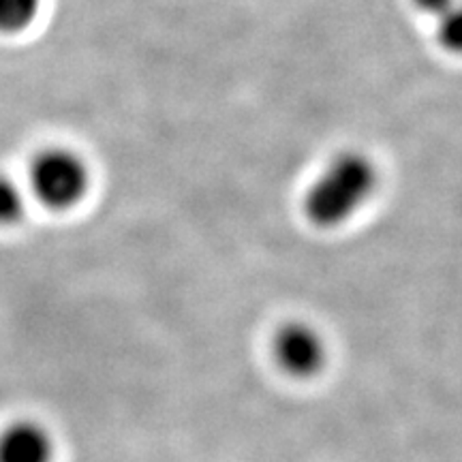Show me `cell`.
Instances as JSON below:
<instances>
[{
  "label": "cell",
  "instance_id": "1",
  "mask_svg": "<svg viewBox=\"0 0 462 462\" xmlns=\"http://www.w3.org/2000/svg\"><path fill=\"white\" fill-rule=\"evenodd\" d=\"M379 189V167L360 150L334 154L313 178L302 199L310 225L337 229L351 221Z\"/></svg>",
  "mask_w": 462,
  "mask_h": 462
},
{
  "label": "cell",
  "instance_id": "2",
  "mask_svg": "<svg viewBox=\"0 0 462 462\" xmlns=\"http://www.w3.org/2000/svg\"><path fill=\"white\" fill-rule=\"evenodd\" d=\"M92 173L86 161L69 148H48L32 159L28 193L54 212L73 210L86 199Z\"/></svg>",
  "mask_w": 462,
  "mask_h": 462
},
{
  "label": "cell",
  "instance_id": "3",
  "mask_svg": "<svg viewBox=\"0 0 462 462\" xmlns=\"http://www.w3.org/2000/svg\"><path fill=\"white\" fill-rule=\"evenodd\" d=\"M273 354L287 374L296 379H310L326 366L328 346L310 323L289 321L276 330Z\"/></svg>",
  "mask_w": 462,
  "mask_h": 462
},
{
  "label": "cell",
  "instance_id": "4",
  "mask_svg": "<svg viewBox=\"0 0 462 462\" xmlns=\"http://www.w3.org/2000/svg\"><path fill=\"white\" fill-rule=\"evenodd\" d=\"M56 443L42 421L20 418L0 430V462H54Z\"/></svg>",
  "mask_w": 462,
  "mask_h": 462
},
{
  "label": "cell",
  "instance_id": "5",
  "mask_svg": "<svg viewBox=\"0 0 462 462\" xmlns=\"http://www.w3.org/2000/svg\"><path fill=\"white\" fill-rule=\"evenodd\" d=\"M43 0H0V34H20L42 14Z\"/></svg>",
  "mask_w": 462,
  "mask_h": 462
},
{
  "label": "cell",
  "instance_id": "6",
  "mask_svg": "<svg viewBox=\"0 0 462 462\" xmlns=\"http://www.w3.org/2000/svg\"><path fill=\"white\" fill-rule=\"evenodd\" d=\"M28 195L14 178L0 173V227H14L28 210Z\"/></svg>",
  "mask_w": 462,
  "mask_h": 462
},
{
  "label": "cell",
  "instance_id": "7",
  "mask_svg": "<svg viewBox=\"0 0 462 462\" xmlns=\"http://www.w3.org/2000/svg\"><path fill=\"white\" fill-rule=\"evenodd\" d=\"M437 37L443 50H448L449 54L462 56V7L454 5L446 15L439 17Z\"/></svg>",
  "mask_w": 462,
  "mask_h": 462
},
{
  "label": "cell",
  "instance_id": "8",
  "mask_svg": "<svg viewBox=\"0 0 462 462\" xmlns=\"http://www.w3.org/2000/svg\"><path fill=\"white\" fill-rule=\"evenodd\" d=\"M415 3H418L424 11H429V14L441 17L454 7L456 0H415Z\"/></svg>",
  "mask_w": 462,
  "mask_h": 462
}]
</instances>
